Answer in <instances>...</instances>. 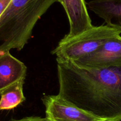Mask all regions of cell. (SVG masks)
<instances>
[{
    "mask_svg": "<svg viewBox=\"0 0 121 121\" xmlns=\"http://www.w3.org/2000/svg\"><path fill=\"white\" fill-rule=\"evenodd\" d=\"M48 121H105L79 109L57 95L41 98Z\"/></svg>",
    "mask_w": 121,
    "mask_h": 121,
    "instance_id": "cell-5",
    "label": "cell"
},
{
    "mask_svg": "<svg viewBox=\"0 0 121 121\" xmlns=\"http://www.w3.org/2000/svg\"><path fill=\"white\" fill-rule=\"evenodd\" d=\"M27 70L24 63L9 52L0 56V95L10 86L25 80Z\"/></svg>",
    "mask_w": 121,
    "mask_h": 121,
    "instance_id": "cell-7",
    "label": "cell"
},
{
    "mask_svg": "<svg viewBox=\"0 0 121 121\" xmlns=\"http://www.w3.org/2000/svg\"><path fill=\"white\" fill-rule=\"evenodd\" d=\"M9 121H48L46 118H41L39 117H25L20 119H11Z\"/></svg>",
    "mask_w": 121,
    "mask_h": 121,
    "instance_id": "cell-10",
    "label": "cell"
},
{
    "mask_svg": "<svg viewBox=\"0 0 121 121\" xmlns=\"http://www.w3.org/2000/svg\"><path fill=\"white\" fill-rule=\"evenodd\" d=\"M121 31L107 25L92 28L71 38L64 37L52 52L57 60L76 61L100 48L103 44L119 35Z\"/></svg>",
    "mask_w": 121,
    "mask_h": 121,
    "instance_id": "cell-3",
    "label": "cell"
},
{
    "mask_svg": "<svg viewBox=\"0 0 121 121\" xmlns=\"http://www.w3.org/2000/svg\"><path fill=\"white\" fill-rule=\"evenodd\" d=\"M59 2L63 6L69 21V33L65 37H73L93 27L85 0H59Z\"/></svg>",
    "mask_w": 121,
    "mask_h": 121,
    "instance_id": "cell-6",
    "label": "cell"
},
{
    "mask_svg": "<svg viewBox=\"0 0 121 121\" xmlns=\"http://www.w3.org/2000/svg\"><path fill=\"white\" fill-rule=\"evenodd\" d=\"M73 63L85 69H101L121 67V36L118 35L109 40L95 52Z\"/></svg>",
    "mask_w": 121,
    "mask_h": 121,
    "instance_id": "cell-4",
    "label": "cell"
},
{
    "mask_svg": "<svg viewBox=\"0 0 121 121\" xmlns=\"http://www.w3.org/2000/svg\"><path fill=\"white\" fill-rule=\"evenodd\" d=\"M58 95L105 121H121V66L85 69L57 60Z\"/></svg>",
    "mask_w": 121,
    "mask_h": 121,
    "instance_id": "cell-1",
    "label": "cell"
},
{
    "mask_svg": "<svg viewBox=\"0 0 121 121\" xmlns=\"http://www.w3.org/2000/svg\"><path fill=\"white\" fill-rule=\"evenodd\" d=\"M24 80H22L14 84L1 93L0 111L13 109L26 100L23 93Z\"/></svg>",
    "mask_w": 121,
    "mask_h": 121,
    "instance_id": "cell-9",
    "label": "cell"
},
{
    "mask_svg": "<svg viewBox=\"0 0 121 121\" xmlns=\"http://www.w3.org/2000/svg\"><path fill=\"white\" fill-rule=\"evenodd\" d=\"M56 2L59 0H11L0 17V56L22 50L38 20Z\"/></svg>",
    "mask_w": 121,
    "mask_h": 121,
    "instance_id": "cell-2",
    "label": "cell"
},
{
    "mask_svg": "<svg viewBox=\"0 0 121 121\" xmlns=\"http://www.w3.org/2000/svg\"><path fill=\"white\" fill-rule=\"evenodd\" d=\"M86 6L107 26L121 31V0H92Z\"/></svg>",
    "mask_w": 121,
    "mask_h": 121,
    "instance_id": "cell-8",
    "label": "cell"
}]
</instances>
